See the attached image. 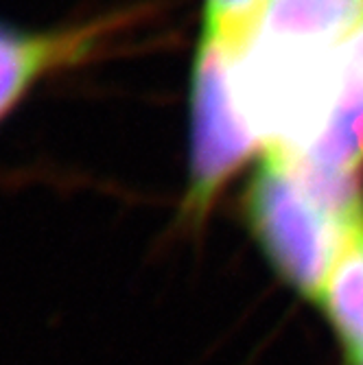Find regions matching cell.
Segmentation results:
<instances>
[{
	"label": "cell",
	"mask_w": 363,
	"mask_h": 365,
	"mask_svg": "<svg viewBox=\"0 0 363 365\" xmlns=\"http://www.w3.org/2000/svg\"><path fill=\"white\" fill-rule=\"evenodd\" d=\"M245 217L278 276L311 300L363 232V217L328 204L270 149L247 184Z\"/></svg>",
	"instance_id": "obj_1"
},
{
	"label": "cell",
	"mask_w": 363,
	"mask_h": 365,
	"mask_svg": "<svg viewBox=\"0 0 363 365\" xmlns=\"http://www.w3.org/2000/svg\"><path fill=\"white\" fill-rule=\"evenodd\" d=\"M235 57L217 42L202 40L193 71V151L186 208L197 217L260 143L235 92Z\"/></svg>",
	"instance_id": "obj_2"
},
{
	"label": "cell",
	"mask_w": 363,
	"mask_h": 365,
	"mask_svg": "<svg viewBox=\"0 0 363 365\" xmlns=\"http://www.w3.org/2000/svg\"><path fill=\"white\" fill-rule=\"evenodd\" d=\"M315 304L350 365H363V232L328 274Z\"/></svg>",
	"instance_id": "obj_5"
},
{
	"label": "cell",
	"mask_w": 363,
	"mask_h": 365,
	"mask_svg": "<svg viewBox=\"0 0 363 365\" xmlns=\"http://www.w3.org/2000/svg\"><path fill=\"white\" fill-rule=\"evenodd\" d=\"M114 26V18L57 26H22L0 20V125L44 83L90 61Z\"/></svg>",
	"instance_id": "obj_3"
},
{
	"label": "cell",
	"mask_w": 363,
	"mask_h": 365,
	"mask_svg": "<svg viewBox=\"0 0 363 365\" xmlns=\"http://www.w3.org/2000/svg\"><path fill=\"white\" fill-rule=\"evenodd\" d=\"M350 57H352V61L359 66L361 73H363V29L350 40Z\"/></svg>",
	"instance_id": "obj_6"
},
{
	"label": "cell",
	"mask_w": 363,
	"mask_h": 365,
	"mask_svg": "<svg viewBox=\"0 0 363 365\" xmlns=\"http://www.w3.org/2000/svg\"><path fill=\"white\" fill-rule=\"evenodd\" d=\"M363 29V0H270L250 40L311 55L339 53Z\"/></svg>",
	"instance_id": "obj_4"
}]
</instances>
